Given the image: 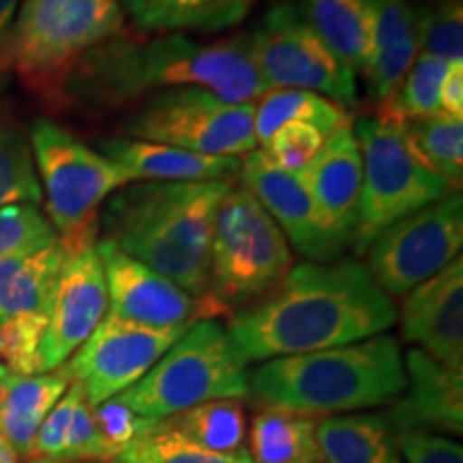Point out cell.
I'll use <instances>...</instances> for the list:
<instances>
[{"instance_id":"cell-1","label":"cell","mask_w":463,"mask_h":463,"mask_svg":"<svg viewBox=\"0 0 463 463\" xmlns=\"http://www.w3.org/2000/svg\"><path fill=\"white\" fill-rule=\"evenodd\" d=\"M184 86L211 90L230 103H256L269 90L247 33L215 43L194 42L181 33H123L80 58L48 101L75 112L108 114Z\"/></svg>"},{"instance_id":"cell-2","label":"cell","mask_w":463,"mask_h":463,"mask_svg":"<svg viewBox=\"0 0 463 463\" xmlns=\"http://www.w3.org/2000/svg\"><path fill=\"white\" fill-rule=\"evenodd\" d=\"M395 307L356 260L300 262L277 286L230 316L242 363L307 354L386 333Z\"/></svg>"},{"instance_id":"cell-3","label":"cell","mask_w":463,"mask_h":463,"mask_svg":"<svg viewBox=\"0 0 463 463\" xmlns=\"http://www.w3.org/2000/svg\"><path fill=\"white\" fill-rule=\"evenodd\" d=\"M232 184L133 181L101 208V241L204 300L217 208Z\"/></svg>"},{"instance_id":"cell-4","label":"cell","mask_w":463,"mask_h":463,"mask_svg":"<svg viewBox=\"0 0 463 463\" xmlns=\"http://www.w3.org/2000/svg\"><path fill=\"white\" fill-rule=\"evenodd\" d=\"M405 386L402 347L386 335L270 358L249 378V392L266 408L309 416L373 408L397 399Z\"/></svg>"},{"instance_id":"cell-5","label":"cell","mask_w":463,"mask_h":463,"mask_svg":"<svg viewBox=\"0 0 463 463\" xmlns=\"http://www.w3.org/2000/svg\"><path fill=\"white\" fill-rule=\"evenodd\" d=\"M28 140L58 242L67 256L97 245L101 208L114 191L133 183L131 174L54 120L34 118Z\"/></svg>"},{"instance_id":"cell-6","label":"cell","mask_w":463,"mask_h":463,"mask_svg":"<svg viewBox=\"0 0 463 463\" xmlns=\"http://www.w3.org/2000/svg\"><path fill=\"white\" fill-rule=\"evenodd\" d=\"M123 33L120 0H22L9 31V71L48 101L80 58Z\"/></svg>"},{"instance_id":"cell-7","label":"cell","mask_w":463,"mask_h":463,"mask_svg":"<svg viewBox=\"0 0 463 463\" xmlns=\"http://www.w3.org/2000/svg\"><path fill=\"white\" fill-rule=\"evenodd\" d=\"M245 367L223 324L200 320L191 324L142 380L116 397L140 419L159 422L213 399L247 397Z\"/></svg>"},{"instance_id":"cell-8","label":"cell","mask_w":463,"mask_h":463,"mask_svg":"<svg viewBox=\"0 0 463 463\" xmlns=\"http://www.w3.org/2000/svg\"><path fill=\"white\" fill-rule=\"evenodd\" d=\"M292 251L279 225L253 198L232 187L217 208L211 242V283L206 303L217 317L262 298L292 269Z\"/></svg>"},{"instance_id":"cell-9","label":"cell","mask_w":463,"mask_h":463,"mask_svg":"<svg viewBox=\"0 0 463 463\" xmlns=\"http://www.w3.org/2000/svg\"><path fill=\"white\" fill-rule=\"evenodd\" d=\"M352 129L363 155V189L352 247L364 256L389 225L442 200L453 189L416 157L399 120L363 116Z\"/></svg>"},{"instance_id":"cell-10","label":"cell","mask_w":463,"mask_h":463,"mask_svg":"<svg viewBox=\"0 0 463 463\" xmlns=\"http://www.w3.org/2000/svg\"><path fill=\"white\" fill-rule=\"evenodd\" d=\"M133 140L167 144L213 157H245L256 150V103H230L211 90H164L131 108L123 123Z\"/></svg>"},{"instance_id":"cell-11","label":"cell","mask_w":463,"mask_h":463,"mask_svg":"<svg viewBox=\"0 0 463 463\" xmlns=\"http://www.w3.org/2000/svg\"><path fill=\"white\" fill-rule=\"evenodd\" d=\"M247 34L253 62L269 90L317 92L345 109L356 103V73L317 37L300 5L275 0Z\"/></svg>"},{"instance_id":"cell-12","label":"cell","mask_w":463,"mask_h":463,"mask_svg":"<svg viewBox=\"0 0 463 463\" xmlns=\"http://www.w3.org/2000/svg\"><path fill=\"white\" fill-rule=\"evenodd\" d=\"M463 200L450 191L442 200L389 225L367 249V270L389 297H403L459 256Z\"/></svg>"},{"instance_id":"cell-13","label":"cell","mask_w":463,"mask_h":463,"mask_svg":"<svg viewBox=\"0 0 463 463\" xmlns=\"http://www.w3.org/2000/svg\"><path fill=\"white\" fill-rule=\"evenodd\" d=\"M189 326H144L106 314L61 372L78 384L90 408L142 380Z\"/></svg>"},{"instance_id":"cell-14","label":"cell","mask_w":463,"mask_h":463,"mask_svg":"<svg viewBox=\"0 0 463 463\" xmlns=\"http://www.w3.org/2000/svg\"><path fill=\"white\" fill-rule=\"evenodd\" d=\"M108 314L103 264L92 245L67 258L58 277L42 345L43 373L61 369Z\"/></svg>"},{"instance_id":"cell-15","label":"cell","mask_w":463,"mask_h":463,"mask_svg":"<svg viewBox=\"0 0 463 463\" xmlns=\"http://www.w3.org/2000/svg\"><path fill=\"white\" fill-rule=\"evenodd\" d=\"M97 251L106 275L109 316L157 328L191 326L202 320L200 300L176 283L129 258L108 241H97Z\"/></svg>"},{"instance_id":"cell-16","label":"cell","mask_w":463,"mask_h":463,"mask_svg":"<svg viewBox=\"0 0 463 463\" xmlns=\"http://www.w3.org/2000/svg\"><path fill=\"white\" fill-rule=\"evenodd\" d=\"M241 183L251 191L266 213L273 217L286 241L307 258V262H335L341 249L326 228L320 213L305 189L298 174L279 170L264 159L260 150H251L241 159Z\"/></svg>"},{"instance_id":"cell-17","label":"cell","mask_w":463,"mask_h":463,"mask_svg":"<svg viewBox=\"0 0 463 463\" xmlns=\"http://www.w3.org/2000/svg\"><path fill=\"white\" fill-rule=\"evenodd\" d=\"M328 234L352 247L363 189V155L352 125L326 136L316 159L298 174Z\"/></svg>"},{"instance_id":"cell-18","label":"cell","mask_w":463,"mask_h":463,"mask_svg":"<svg viewBox=\"0 0 463 463\" xmlns=\"http://www.w3.org/2000/svg\"><path fill=\"white\" fill-rule=\"evenodd\" d=\"M403 337L438 363L463 372V260L410 289L402 309Z\"/></svg>"},{"instance_id":"cell-19","label":"cell","mask_w":463,"mask_h":463,"mask_svg":"<svg viewBox=\"0 0 463 463\" xmlns=\"http://www.w3.org/2000/svg\"><path fill=\"white\" fill-rule=\"evenodd\" d=\"M408 397L391 410L392 430H425V431H463V372L438 363L427 352L410 350Z\"/></svg>"},{"instance_id":"cell-20","label":"cell","mask_w":463,"mask_h":463,"mask_svg":"<svg viewBox=\"0 0 463 463\" xmlns=\"http://www.w3.org/2000/svg\"><path fill=\"white\" fill-rule=\"evenodd\" d=\"M99 148L101 155L129 172L133 181L232 183L241 172L236 157H213L133 137H109L99 142Z\"/></svg>"},{"instance_id":"cell-21","label":"cell","mask_w":463,"mask_h":463,"mask_svg":"<svg viewBox=\"0 0 463 463\" xmlns=\"http://www.w3.org/2000/svg\"><path fill=\"white\" fill-rule=\"evenodd\" d=\"M372 14V58L364 69L367 95L382 106L419 56L414 11L408 0H367Z\"/></svg>"},{"instance_id":"cell-22","label":"cell","mask_w":463,"mask_h":463,"mask_svg":"<svg viewBox=\"0 0 463 463\" xmlns=\"http://www.w3.org/2000/svg\"><path fill=\"white\" fill-rule=\"evenodd\" d=\"M258 0H120L137 34L215 33L241 24Z\"/></svg>"},{"instance_id":"cell-23","label":"cell","mask_w":463,"mask_h":463,"mask_svg":"<svg viewBox=\"0 0 463 463\" xmlns=\"http://www.w3.org/2000/svg\"><path fill=\"white\" fill-rule=\"evenodd\" d=\"M67 258L58 239L50 245L0 258V322L33 311L50 314Z\"/></svg>"},{"instance_id":"cell-24","label":"cell","mask_w":463,"mask_h":463,"mask_svg":"<svg viewBox=\"0 0 463 463\" xmlns=\"http://www.w3.org/2000/svg\"><path fill=\"white\" fill-rule=\"evenodd\" d=\"M62 372L39 375H9L0 408V436L9 442L17 457L31 455L39 427L50 410L69 389Z\"/></svg>"},{"instance_id":"cell-25","label":"cell","mask_w":463,"mask_h":463,"mask_svg":"<svg viewBox=\"0 0 463 463\" xmlns=\"http://www.w3.org/2000/svg\"><path fill=\"white\" fill-rule=\"evenodd\" d=\"M322 463H402L384 414H347L317 420Z\"/></svg>"},{"instance_id":"cell-26","label":"cell","mask_w":463,"mask_h":463,"mask_svg":"<svg viewBox=\"0 0 463 463\" xmlns=\"http://www.w3.org/2000/svg\"><path fill=\"white\" fill-rule=\"evenodd\" d=\"M303 14L317 37L354 73L372 58V14L367 0H303Z\"/></svg>"},{"instance_id":"cell-27","label":"cell","mask_w":463,"mask_h":463,"mask_svg":"<svg viewBox=\"0 0 463 463\" xmlns=\"http://www.w3.org/2000/svg\"><path fill=\"white\" fill-rule=\"evenodd\" d=\"M247 453L253 463H322L317 419L264 405L253 416Z\"/></svg>"},{"instance_id":"cell-28","label":"cell","mask_w":463,"mask_h":463,"mask_svg":"<svg viewBox=\"0 0 463 463\" xmlns=\"http://www.w3.org/2000/svg\"><path fill=\"white\" fill-rule=\"evenodd\" d=\"M288 123H305L331 136L341 127L352 125L350 114L339 103L309 90L273 89L266 90L256 103V137L264 144Z\"/></svg>"},{"instance_id":"cell-29","label":"cell","mask_w":463,"mask_h":463,"mask_svg":"<svg viewBox=\"0 0 463 463\" xmlns=\"http://www.w3.org/2000/svg\"><path fill=\"white\" fill-rule=\"evenodd\" d=\"M410 146L422 164L438 174L453 191L463 181V118L438 112L402 120Z\"/></svg>"},{"instance_id":"cell-30","label":"cell","mask_w":463,"mask_h":463,"mask_svg":"<svg viewBox=\"0 0 463 463\" xmlns=\"http://www.w3.org/2000/svg\"><path fill=\"white\" fill-rule=\"evenodd\" d=\"M164 420L184 438L217 453H236L247 438V414L241 399H213Z\"/></svg>"},{"instance_id":"cell-31","label":"cell","mask_w":463,"mask_h":463,"mask_svg":"<svg viewBox=\"0 0 463 463\" xmlns=\"http://www.w3.org/2000/svg\"><path fill=\"white\" fill-rule=\"evenodd\" d=\"M42 200L28 129L7 108L0 106V206H39Z\"/></svg>"},{"instance_id":"cell-32","label":"cell","mask_w":463,"mask_h":463,"mask_svg":"<svg viewBox=\"0 0 463 463\" xmlns=\"http://www.w3.org/2000/svg\"><path fill=\"white\" fill-rule=\"evenodd\" d=\"M109 463H253L245 449L236 453L208 450L183 433L172 430L165 420L153 422L140 436L131 439Z\"/></svg>"},{"instance_id":"cell-33","label":"cell","mask_w":463,"mask_h":463,"mask_svg":"<svg viewBox=\"0 0 463 463\" xmlns=\"http://www.w3.org/2000/svg\"><path fill=\"white\" fill-rule=\"evenodd\" d=\"M450 62L430 54L416 56L412 67L403 75L402 84L397 86L389 101L382 103L378 114L402 123L408 118L442 112L439 109V86H442Z\"/></svg>"},{"instance_id":"cell-34","label":"cell","mask_w":463,"mask_h":463,"mask_svg":"<svg viewBox=\"0 0 463 463\" xmlns=\"http://www.w3.org/2000/svg\"><path fill=\"white\" fill-rule=\"evenodd\" d=\"M412 11L420 54L444 62H463L461 0H422Z\"/></svg>"},{"instance_id":"cell-35","label":"cell","mask_w":463,"mask_h":463,"mask_svg":"<svg viewBox=\"0 0 463 463\" xmlns=\"http://www.w3.org/2000/svg\"><path fill=\"white\" fill-rule=\"evenodd\" d=\"M48 331V314L33 311L0 322V358L14 375L43 373L42 345Z\"/></svg>"},{"instance_id":"cell-36","label":"cell","mask_w":463,"mask_h":463,"mask_svg":"<svg viewBox=\"0 0 463 463\" xmlns=\"http://www.w3.org/2000/svg\"><path fill=\"white\" fill-rule=\"evenodd\" d=\"M56 241L54 228L37 204L0 206V258Z\"/></svg>"},{"instance_id":"cell-37","label":"cell","mask_w":463,"mask_h":463,"mask_svg":"<svg viewBox=\"0 0 463 463\" xmlns=\"http://www.w3.org/2000/svg\"><path fill=\"white\" fill-rule=\"evenodd\" d=\"M326 136L316 127L305 123H288L260 144L264 159L279 170L300 174L324 146Z\"/></svg>"},{"instance_id":"cell-38","label":"cell","mask_w":463,"mask_h":463,"mask_svg":"<svg viewBox=\"0 0 463 463\" xmlns=\"http://www.w3.org/2000/svg\"><path fill=\"white\" fill-rule=\"evenodd\" d=\"M116 457L112 447L106 442L103 433L97 427L92 408L84 395L80 397L75 412L69 425L65 450H62L58 463H80V461H101L109 463Z\"/></svg>"},{"instance_id":"cell-39","label":"cell","mask_w":463,"mask_h":463,"mask_svg":"<svg viewBox=\"0 0 463 463\" xmlns=\"http://www.w3.org/2000/svg\"><path fill=\"white\" fill-rule=\"evenodd\" d=\"M82 395V389L71 382L65 395L61 397V402L50 410V414L45 416L42 427H39L33 450L28 455L31 463H58L62 450H65L67 433L69 425H71L75 405H78Z\"/></svg>"},{"instance_id":"cell-40","label":"cell","mask_w":463,"mask_h":463,"mask_svg":"<svg viewBox=\"0 0 463 463\" xmlns=\"http://www.w3.org/2000/svg\"><path fill=\"white\" fill-rule=\"evenodd\" d=\"M397 453L405 463H463V449L455 439L425 430H392Z\"/></svg>"},{"instance_id":"cell-41","label":"cell","mask_w":463,"mask_h":463,"mask_svg":"<svg viewBox=\"0 0 463 463\" xmlns=\"http://www.w3.org/2000/svg\"><path fill=\"white\" fill-rule=\"evenodd\" d=\"M92 416H95L97 427H99L103 438H106V442L112 447L116 455H118L133 438L140 436L146 427L153 425V422L140 419L133 410L127 408L118 397H109L103 403L95 405V408H92Z\"/></svg>"},{"instance_id":"cell-42","label":"cell","mask_w":463,"mask_h":463,"mask_svg":"<svg viewBox=\"0 0 463 463\" xmlns=\"http://www.w3.org/2000/svg\"><path fill=\"white\" fill-rule=\"evenodd\" d=\"M439 109L463 118V62H450L439 86Z\"/></svg>"},{"instance_id":"cell-43","label":"cell","mask_w":463,"mask_h":463,"mask_svg":"<svg viewBox=\"0 0 463 463\" xmlns=\"http://www.w3.org/2000/svg\"><path fill=\"white\" fill-rule=\"evenodd\" d=\"M20 3L22 0H0V78L9 71L7 42L11 24H14Z\"/></svg>"},{"instance_id":"cell-44","label":"cell","mask_w":463,"mask_h":463,"mask_svg":"<svg viewBox=\"0 0 463 463\" xmlns=\"http://www.w3.org/2000/svg\"><path fill=\"white\" fill-rule=\"evenodd\" d=\"M0 463H17L15 450L9 447V442L0 436Z\"/></svg>"},{"instance_id":"cell-45","label":"cell","mask_w":463,"mask_h":463,"mask_svg":"<svg viewBox=\"0 0 463 463\" xmlns=\"http://www.w3.org/2000/svg\"><path fill=\"white\" fill-rule=\"evenodd\" d=\"M11 372L0 363V408H3V397H5V389H7V382H9Z\"/></svg>"}]
</instances>
